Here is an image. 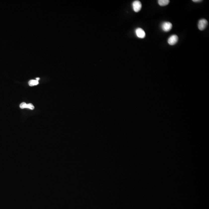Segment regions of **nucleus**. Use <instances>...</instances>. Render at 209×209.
<instances>
[{
  "label": "nucleus",
  "instance_id": "9d476101",
  "mask_svg": "<svg viewBox=\"0 0 209 209\" xmlns=\"http://www.w3.org/2000/svg\"><path fill=\"white\" fill-rule=\"evenodd\" d=\"M192 1L194 3H199V2H201L202 1L201 0H192Z\"/></svg>",
  "mask_w": 209,
  "mask_h": 209
},
{
  "label": "nucleus",
  "instance_id": "0eeeda50",
  "mask_svg": "<svg viewBox=\"0 0 209 209\" xmlns=\"http://www.w3.org/2000/svg\"><path fill=\"white\" fill-rule=\"evenodd\" d=\"M28 83L30 86H32L38 85L39 82L38 81L36 80H31L29 81Z\"/></svg>",
  "mask_w": 209,
  "mask_h": 209
},
{
  "label": "nucleus",
  "instance_id": "9b49d317",
  "mask_svg": "<svg viewBox=\"0 0 209 209\" xmlns=\"http://www.w3.org/2000/svg\"><path fill=\"white\" fill-rule=\"evenodd\" d=\"M40 78H36V80L39 81V80H40Z\"/></svg>",
  "mask_w": 209,
  "mask_h": 209
},
{
  "label": "nucleus",
  "instance_id": "423d86ee",
  "mask_svg": "<svg viewBox=\"0 0 209 209\" xmlns=\"http://www.w3.org/2000/svg\"><path fill=\"white\" fill-rule=\"evenodd\" d=\"M170 3L169 0H159L158 3L160 6H164L168 5Z\"/></svg>",
  "mask_w": 209,
  "mask_h": 209
},
{
  "label": "nucleus",
  "instance_id": "7ed1b4c3",
  "mask_svg": "<svg viewBox=\"0 0 209 209\" xmlns=\"http://www.w3.org/2000/svg\"><path fill=\"white\" fill-rule=\"evenodd\" d=\"M132 6L134 11L135 12H138L142 9V4L140 1H135L132 3Z\"/></svg>",
  "mask_w": 209,
  "mask_h": 209
},
{
  "label": "nucleus",
  "instance_id": "f257e3e1",
  "mask_svg": "<svg viewBox=\"0 0 209 209\" xmlns=\"http://www.w3.org/2000/svg\"><path fill=\"white\" fill-rule=\"evenodd\" d=\"M207 24H208V22L206 19H200L198 22V28L201 31L204 30L206 28Z\"/></svg>",
  "mask_w": 209,
  "mask_h": 209
},
{
  "label": "nucleus",
  "instance_id": "20e7f679",
  "mask_svg": "<svg viewBox=\"0 0 209 209\" xmlns=\"http://www.w3.org/2000/svg\"><path fill=\"white\" fill-rule=\"evenodd\" d=\"M178 40V37L176 35L171 36L168 40V43L170 45H173L176 44Z\"/></svg>",
  "mask_w": 209,
  "mask_h": 209
},
{
  "label": "nucleus",
  "instance_id": "39448f33",
  "mask_svg": "<svg viewBox=\"0 0 209 209\" xmlns=\"http://www.w3.org/2000/svg\"><path fill=\"white\" fill-rule=\"evenodd\" d=\"M135 34L138 38L144 39L146 36L145 32L143 29L141 28H137L135 30Z\"/></svg>",
  "mask_w": 209,
  "mask_h": 209
},
{
  "label": "nucleus",
  "instance_id": "1a4fd4ad",
  "mask_svg": "<svg viewBox=\"0 0 209 209\" xmlns=\"http://www.w3.org/2000/svg\"><path fill=\"white\" fill-rule=\"evenodd\" d=\"M26 108H28V109H30L31 110H33L34 109V107L32 104L29 103L27 104Z\"/></svg>",
  "mask_w": 209,
  "mask_h": 209
},
{
  "label": "nucleus",
  "instance_id": "6e6552de",
  "mask_svg": "<svg viewBox=\"0 0 209 209\" xmlns=\"http://www.w3.org/2000/svg\"><path fill=\"white\" fill-rule=\"evenodd\" d=\"M26 107H27V104L24 102H23L20 104V107L21 109H23L24 108H26Z\"/></svg>",
  "mask_w": 209,
  "mask_h": 209
},
{
  "label": "nucleus",
  "instance_id": "f03ea898",
  "mask_svg": "<svg viewBox=\"0 0 209 209\" xmlns=\"http://www.w3.org/2000/svg\"><path fill=\"white\" fill-rule=\"evenodd\" d=\"M172 24L169 22H164L161 25V28L165 32H168L172 28Z\"/></svg>",
  "mask_w": 209,
  "mask_h": 209
}]
</instances>
